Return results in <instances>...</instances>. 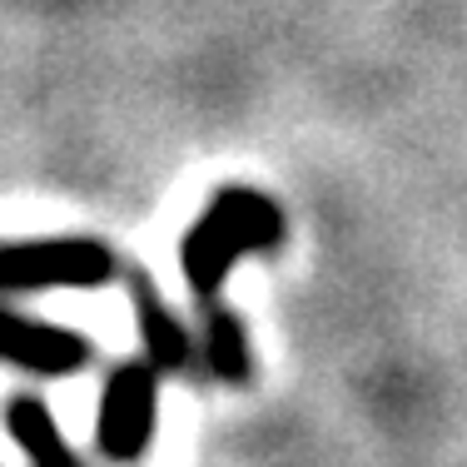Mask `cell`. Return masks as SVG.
Returning <instances> with one entry per match:
<instances>
[{
    "mask_svg": "<svg viewBox=\"0 0 467 467\" xmlns=\"http://www.w3.org/2000/svg\"><path fill=\"white\" fill-rule=\"evenodd\" d=\"M288 239V219L264 189L254 184H224L209 209L189 224L180 244V264H184V284L194 308L224 304V274L249 254H274Z\"/></svg>",
    "mask_w": 467,
    "mask_h": 467,
    "instance_id": "1",
    "label": "cell"
},
{
    "mask_svg": "<svg viewBox=\"0 0 467 467\" xmlns=\"http://www.w3.org/2000/svg\"><path fill=\"white\" fill-rule=\"evenodd\" d=\"M119 259L95 234L0 244V294H40V288H105Z\"/></svg>",
    "mask_w": 467,
    "mask_h": 467,
    "instance_id": "2",
    "label": "cell"
},
{
    "mask_svg": "<svg viewBox=\"0 0 467 467\" xmlns=\"http://www.w3.org/2000/svg\"><path fill=\"white\" fill-rule=\"evenodd\" d=\"M154 413H160V368L154 363H119L99 393L95 442L115 467H135L154 442Z\"/></svg>",
    "mask_w": 467,
    "mask_h": 467,
    "instance_id": "3",
    "label": "cell"
},
{
    "mask_svg": "<svg viewBox=\"0 0 467 467\" xmlns=\"http://www.w3.org/2000/svg\"><path fill=\"white\" fill-rule=\"evenodd\" d=\"M90 358H95V343L85 333L60 324H36V318H20L0 304V363L26 368L36 378H70L90 368Z\"/></svg>",
    "mask_w": 467,
    "mask_h": 467,
    "instance_id": "4",
    "label": "cell"
},
{
    "mask_svg": "<svg viewBox=\"0 0 467 467\" xmlns=\"http://www.w3.org/2000/svg\"><path fill=\"white\" fill-rule=\"evenodd\" d=\"M125 284H130V304H135V324L144 338V353L160 373H189V378H204V358H199L189 328L180 324L164 294L154 288V279L140 269V264H125Z\"/></svg>",
    "mask_w": 467,
    "mask_h": 467,
    "instance_id": "5",
    "label": "cell"
},
{
    "mask_svg": "<svg viewBox=\"0 0 467 467\" xmlns=\"http://www.w3.org/2000/svg\"><path fill=\"white\" fill-rule=\"evenodd\" d=\"M199 358H204V373L219 378L229 388H244L254 378V348H249V328L234 314L229 304H214L199 314Z\"/></svg>",
    "mask_w": 467,
    "mask_h": 467,
    "instance_id": "6",
    "label": "cell"
},
{
    "mask_svg": "<svg viewBox=\"0 0 467 467\" xmlns=\"http://www.w3.org/2000/svg\"><path fill=\"white\" fill-rule=\"evenodd\" d=\"M5 432L30 452L36 467H80V458L70 452V442L60 438V422L46 408V398L36 393H16L5 403Z\"/></svg>",
    "mask_w": 467,
    "mask_h": 467,
    "instance_id": "7",
    "label": "cell"
}]
</instances>
